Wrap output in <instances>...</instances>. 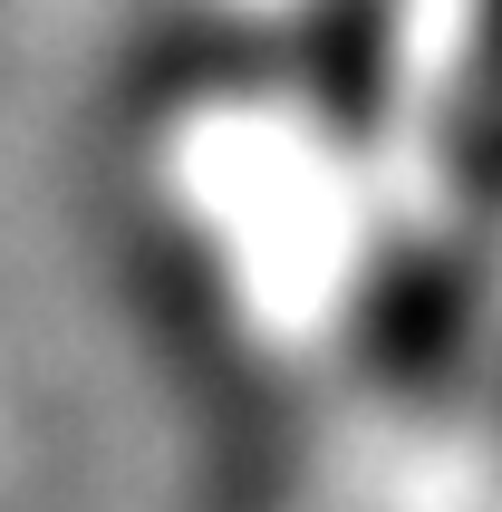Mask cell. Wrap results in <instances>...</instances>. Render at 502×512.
Segmentation results:
<instances>
[{"label":"cell","instance_id":"1","mask_svg":"<svg viewBox=\"0 0 502 512\" xmlns=\"http://www.w3.org/2000/svg\"><path fill=\"white\" fill-rule=\"evenodd\" d=\"M454 136L483 184H502V0H474V49H464V116Z\"/></svg>","mask_w":502,"mask_h":512}]
</instances>
